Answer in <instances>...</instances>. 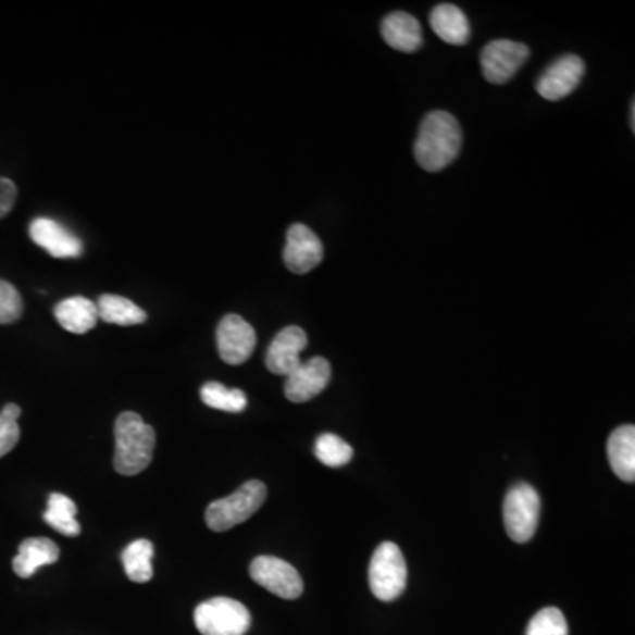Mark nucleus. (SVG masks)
Here are the masks:
<instances>
[{"label":"nucleus","instance_id":"obj_1","mask_svg":"<svg viewBox=\"0 0 635 635\" xmlns=\"http://www.w3.org/2000/svg\"><path fill=\"white\" fill-rule=\"evenodd\" d=\"M463 146L459 122L450 113L431 112L422 122L415 141V159L427 172L447 169L458 158Z\"/></svg>","mask_w":635,"mask_h":635},{"label":"nucleus","instance_id":"obj_2","mask_svg":"<svg viewBox=\"0 0 635 635\" xmlns=\"http://www.w3.org/2000/svg\"><path fill=\"white\" fill-rule=\"evenodd\" d=\"M155 433L138 413L126 411L115 421L113 466L121 475L133 476L149 468L154 456Z\"/></svg>","mask_w":635,"mask_h":635},{"label":"nucleus","instance_id":"obj_3","mask_svg":"<svg viewBox=\"0 0 635 635\" xmlns=\"http://www.w3.org/2000/svg\"><path fill=\"white\" fill-rule=\"evenodd\" d=\"M266 487L263 482L249 481L238 487L234 495L226 496L223 500L212 501L207 507V526L215 533L228 532L237 524H242L257 514L265 503Z\"/></svg>","mask_w":635,"mask_h":635},{"label":"nucleus","instance_id":"obj_4","mask_svg":"<svg viewBox=\"0 0 635 635\" xmlns=\"http://www.w3.org/2000/svg\"><path fill=\"white\" fill-rule=\"evenodd\" d=\"M408 569L401 549L394 543L379 544L370 563V586L382 602H393L407 588Z\"/></svg>","mask_w":635,"mask_h":635},{"label":"nucleus","instance_id":"obj_5","mask_svg":"<svg viewBox=\"0 0 635 635\" xmlns=\"http://www.w3.org/2000/svg\"><path fill=\"white\" fill-rule=\"evenodd\" d=\"M195 625L201 635H246L251 626V614L234 598L215 597L198 606Z\"/></svg>","mask_w":635,"mask_h":635},{"label":"nucleus","instance_id":"obj_6","mask_svg":"<svg viewBox=\"0 0 635 635\" xmlns=\"http://www.w3.org/2000/svg\"><path fill=\"white\" fill-rule=\"evenodd\" d=\"M540 496L528 484H518L505 496L503 521L509 537L518 544L532 540L540 521Z\"/></svg>","mask_w":635,"mask_h":635},{"label":"nucleus","instance_id":"obj_7","mask_svg":"<svg viewBox=\"0 0 635 635\" xmlns=\"http://www.w3.org/2000/svg\"><path fill=\"white\" fill-rule=\"evenodd\" d=\"M249 574L262 588L286 600H295L304 592V583L297 569L276 556L254 558L249 566Z\"/></svg>","mask_w":635,"mask_h":635},{"label":"nucleus","instance_id":"obj_8","mask_svg":"<svg viewBox=\"0 0 635 635\" xmlns=\"http://www.w3.org/2000/svg\"><path fill=\"white\" fill-rule=\"evenodd\" d=\"M530 48L523 42L496 39L482 50L481 64L484 78L490 84H507L528 61Z\"/></svg>","mask_w":635,"mask_h":635},{"label":"nucleus","instance_id":"obj_9","mask_svg":"<svg viewBox=\"0 0 635 635\" xmlns=\"http://www.w3.org/2000/svg\"><path fill=\"white\" fill-rule=\"evenodd\" d=\"M217 350L226 364L240 365L252 356L257 332L238 314H226L217 327Z\"/></svg>","mask_w":635,"mask_h":635},{"label":"nucleus","instance_id":"obj_10","mask_svg":"<svg viewBox=\"0 0 635 635\" xmlns=\"http://www.w3.org/2000/svg\"><path fill=\"white\" fill-rule=\"evenodd\" d=\"M332 368L327 359L313 357L300 362L297 370L286 376L285 396L291 402L311 401L320 396L331 382Z\"/></svg>","mask_w":635,"mask_h":635},{"label":"nucleus","instance_id":"obj_11","mask_svg":"<svg viewBox=\"0 0 635 635\" xmlns=\"http://www.w3.org/2000/svg\"><path fill=\"white\" fill-rule=\"evenodd\" d=\"M283 260H285L286 269L294 274H308L322 263V240L318 238L313 229L297 223V225L290 226L288 234H286Z\"/></svg>","mask_w":635,"mask_h":635},{"label":"nucleus","instance_id":"obj_12","mask_svg":"<svg viewBox=\"0 0 635 635\" xmlns=\"http://www.w3.org/2000/svg\"><path fill=\"white\" fill-rule=\"evenodd\" d=\"M584 76V62L577 55H563L537 79V92L547 101H560L577 89Z\"/></svg>","mask_w":635,"mask_h":635},{"label":"nucleus","instance_id":"obj_13","mask_svg":"<svg viewBox=\"0 0 635 635\" xmlns=\"http://www.w3.org/2000/svg\"><path fill=\"white\" fill-rule=\"evenodd\" d=\"M306 346H308V334L302 328L295 325L283 328L266 350V370L277 376H288L302 362L300 353L306 350Z\"/></svg>","mask_w":635,"mask_h":635},{"label":"nucleus","instance_id":"obj_14","mask_svg":"<svg viewBox=\"0 0 635 635\" xmlns=\"http://www.w3.org/2000/svg\"><path fill=\"white\" fill-rule=\"evenodd\" d=\"M28 235L39 248L50 252L53 258H78L84 246L76 235L50 217H38L30 223Z\"/></svg>","mask_w":635,"mask_h":635},{"label":"nucleus","instance_id":"obj_15","mask_svg":"<svg viewBox=\"0 0 635 635\" xmlns=\"http://www.w3.org/2000/svg\"><path fill=\"white\" fill-rule=\"evenodd\" d=\"M382 36L397 52L413 53L422 47L421 24L411 14L396 11L382 22Z\"/></svg>","mask_w":635,"mask_h":635},{"label":"nucleus","instance_id":"obj_16","mask_svg":"<svg viewBox=\"0 0 635 635\" xmlns=\"http://www.w3.org/2000/svg\"><path fill=\"white\" fill-rule=\"evenodd\" d=\"M59 556V546L50 538H27L20 544L18 555L13 560L14 574L22 580H28L41 566L55 563Z\"/></svg>","mask_w":635,"mask_h":635},{"label":"nucleus","instance_id":"obj_17","mask_svg":"<svg viewBox=\"0 0 635 635\" xmlns=\"http://www.w3.org/2000/svg\"><path fill=\"white\" fill-rule=\"evenodd\" d=\"M609 464L623 482L635 481V427L622 425L612 431L608 441Z\"/></svg>","mask_w":635,"mask_h":635},{"label":"nucleus","instance_id":"obj_18","mask_svg":"<svg viewBox=\"0 0 635 635\" xmlns=\"http://www.w3.org/2000/svg\"><path fill=\"white\" fill-rule=\"evenodd\" d=\"M57 322L71 334H85L98 323V308L85 297H71L55 306Z\"/></svg>","mask_w":635,"mask_h":635},{"label":"nucleus","instance_id":"obj_19","mask_svg":"<svg viewBox=\"0 0 635 635\" xmlns=\"http://www.w3.org/2000/svg\"><path fill=\"white\" fill-rule=\"evenodd\" d=\"M429 20L431 27L441 41L461 47V45H466L468 39H470V22H468L466 14L459 10L458 5H436Z\"/></svg>","mask_w":635,"mask_h":635},{"label":"nucleus","instance_id":"obj_20","mask_svg":"<svg viewBox=\"0 0 635 635\" xmlns=\"http://www.w3.org/2000/svg\"><path fill=\"white\" fill-rule=\"evenodd\" d=\"M96 308H98L99 320L121 325V327L140 325L147 320V313L144 309L138 308L132 300L124 299L121 295H101Z\"/></svg>","mask_w":635,"mask_h":635},{"label":"nucleus","instance_id":"obj_21","mask_svg":"<svg viewBox=\"0 0 635 635\" xmlns=\"http://www.w3.org/2000/svg\"><path fill=\"white\" fill-rule=\"evenodd\" d=\"M76 512H78V509H76L75 501L67 498L66 495L53 493L48 498V509L42 519L55 532L62 533L66 537H78L82 528H79L78 521H76Z\"/></svg>","mask_w":635,"mask_h":635},{"label":"nucleus","instance_id":"obj_22","mask_svg":"<svg viewBox=\"0 0 635 635\" xmlns=\"http://www.w3.org/2000/svg\"><path fill=\"white\" fill-rule=\"evenodd\" d=\"M152 558H154V546L146 538L129 544L122 552V565L126 570L127 577L133 583H149L154 575Z\"/></svg>","mask_w":635,"mask_h":635},{"label":"nucleus","instance_id":"obj_23","mask_svg":"<svg viewBox=\"0 0 635 635\" xmlns=\"http://www.w3.org/2000/svg\"><path fill=\"white\" fill-rule=\"evenodd\" d=\"M201 401L214 410L240 413L248 407V397L240 388H228L217 382H209L200 388Z\"/></svg>","mask_w":635,"mask_h":635},{"label":"nucleus","instance_id":"obj_24","mask_svg":"<svg viewBox=\"0 0 635 635\" xmlns=\"http://www.w3.org/2000/svg\"><path fill=\"white\" fill-rule=\"evenodd\" d=\"M314 453H316L318 461L325 464V466L339 468L350 463L353 458V449L346 444L345 439L339 436L325 433L316 439L314 445Z\"/></svg>","mask_w":635,"mask_h":635},{"label":"nucleus","instance_id":"obj_25","mask_svg":"<svg viewBox=\"0 0 635 635\" xmlns=\"http://www.w3.org/2000/svg\"><path fill=\"white\" fill-rule=\"evenodd\" d=\"M526 635H569V625L560 609L546 608L532 618Z\"/></svg>","mask_w":635,"mask_h":635},{"label":"nucleus","instance_id":"obj_26","mask_svg":"<svg viewBox=\"0 0 635 635\" xmlns=\"http://www.w3.org/2000/svg\"><path fill=\"white\" fill-rule=\"evenodd\" d=\"M20 413L22 410L14 402L5 404L4 410L0 411V458H4L5 453H10L18 444Z\"/></svg>","mask_w":635,"mask_h":635},{"label":"nucleus","instance_id":"obj_27","mask_svg":"<svg viewBox=\"0 0 635 635\" xmlns=\"http://www.w3.org/2000/svg\"><path fill=\"white\" fill-rule=\"evenodd\" d=\"M22 313H24V302L18 290L8 281L0 279V325L16 322Z\"/></svg>","mask_w":635,"mask_h":635},{"label":"nucleus","instance_id":"obj_28","mask_svg":"<svg viewBox=\"0 0 635 635\" xmlns=\"http://www.w3.org/2000/svg\"><path fill=\"white\" fill-rule=\"evenodd\" d=\"M18 197V189L10 178L0 177V220L10 214L14 201Z\"/></svg>","mask_w":635,"mask_h":635},{"label":"nucleus","instance_id":"obj_29","mask_svg":"<svg viewBox=\"0 0 635 635\" xmlns=\"http://www.w3.org/2000/svg\"><path fill=\"white\" fill-rule=\"evenodd\" d=\"M631 127L632 129H635V104L632 103L631 107Z\"/></svg>","mask_w":635,"mask_h":635}]
</instances>
